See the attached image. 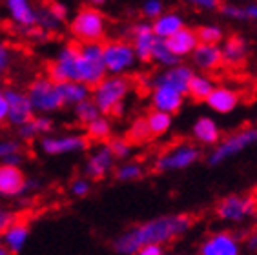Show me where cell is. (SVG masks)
I'll list each match as a JSON object with an SVG mask.
<instances>
[{"label":"cell","mask_w":257,"mask_h":255,"mask_svg":"<svg viewBox=\"0 0 257 255\" xmlns=\"http://www.w3.org/2000/svg\"><path fill=\"white\" fill-rule=\"evenodd\" d=\"M192 217L184 213L155 217L152 221H146L120 233L113 240V250L119 255H135L141 246L148 242L168 244L177 237L188 233L192 230Z\"/></svg>","instance_id":"1"},{"label":"cell","mask_w":257,"mask_h":255,"mask_svg":"<svg viewBox=\"0 0 257 255\" xmlns=\"http://www.w3.org/2000/svg\"><path fill=\"white\" fill-rule=\"evenodd\" d=\"M132 91V80L124 75H109L104 77L102 80L95 84L91 88V100L97 104L100 113L109 115V111L113 109L119 102H124V98L128 97Z\"/></svg>","instance_id":"2"},{"label":"cell","mask_w":257,"mask_h":255,"mask_svg":"<svg viewBox=\"0 0 257 255\" xmlns=\"http://www.w3.org/2000/svg\"><path fill=\"white\" fill-rule=\"evenodd\" d=\"M106 28V19L93 6L79 10L69 22V33L79 42H102Z\"/></svg>","instance_id":"3"},{"label":"cell","mask_w":257,"mask_h":255,"mask_svg":"<svg viewBox=\"0 0 257 255\" xmlns=\"http://www.w3.org/2000/svg\"><path fill=\"white\" fill-rule=\"evenodd\" d=\"M100 42H80L79 60H77V80L93 88L95 84L106 77Z\"/></svg>","instance_id":"4"},{"label":"cell","mask_w":257,"mask_h":255,"mask_svg":"<svg viewBox=\"0 0 257 255\" xmlns=\"http://www.w3.org/2000/svg\"><path fill=\"white\" fill-rule=\"evenodd\" d=\"M28 97L33 106L35 113H42V115H50V113L59 111L64 108V100L59 91V84L51 80L50 77H39L30 84L28 88Z\"/></svg>","instance_id":"5"},{"label":"cell","mask_w":257,"mask_h":255,"mask_svg":"<svg viewBox=\"0 0 257 255\" xmlns=\"http://www.w3.org/2000/svg\"><path fill=\"white\" fill-rule=\"evenodd\" d=\"M102 60L108 75H126L139 62L132 42L109 40L102 44Z\"/></svg>","instance_id":"6"},{"label":"cell","mask_w":257,"mask_h":255,"mask_svg":"<svg viewBox=\"0 0 257 255\" xmlns=\"http://www.w3.org/2000/svg\"><path fill=\"white\" fill-rule=\"evenodd\" d=\"M217 217L226 222L242 224L257 217V197L252 193H233L217 204Z\"/></svg>","instance_id":"7"},{"label":"cell","mask_w":257,"mask_h":255,"mask_svg":"<svg viewBox=\"0 0 257 255\" xmlns=\"http://www.w3.org/2000/svg\"><path fill=\"white\" fill-rule=\"evenodd\" d=\"M257 144V128H244L241 132L233 133L230 137H226L223 143H219L215 146L210 157H208V162L212 166H217V164H223L228 159L235 157L241 152H244L248 146H253Z\"/></svg>","instance_id":"8"},{"label":"cell","mask_w":257,"mask_h":255,"mask_svg":"<svg viewBox=\"0 0 257 255\" xmlns=\"http://www.w3.org/2000/svg\"><path fill=\"white\" fill-rule=\"evenodd\" d=\"M199 150L193 144L181 143L175 146L168 148L155 159L154 166L157 172L168 173V172H179V170H186L192 164L199 161Z\"/></svg>","instance_id":"9"},{"label":"cell","mask_w":257,"mask_h":255,"mask_svg":"<svg viewBox=\"0 0 257 255\" xmlns=\"http://www.w3.org/2000/svg\"><path fill=\"white\" fill-rule=\"evenodd\" d=\"M40 150L44 155L50 157H62V155H77L84 153L89 146V139L79 133L69 135H42L40 139Z\"/></svg>","instance_id":"10"},{"label":"cell","mask_w":257,"mask_h":255,"mask_svg":"<svg viewBox=\"0 0 257 255\" xmlns=\"http://www.w3.org/2000/svg\"><path fill=\"white\" fill-rule=\"evenodd\" d=\"M77 60H79V44H64L48 68V77L55 82L77 80Z\"/></svg>","instance_id":"11"},{"label":"cell","mask_w":257,"mask_h":255,"mask_svg":"<svg viewBox=\"0 0 257 255\" xmlns=\"http://www.w3.org/2000/svg\"><path fill=\"white\" fill-rule=\"evenodd\" d=\"M6 98H8V120L11 126L19 128L20 124H24L26 120H30L35 115L33 106L30 102V97L26 91L15 88L4 89Z\"/></svg>","instance_id":"12"},{"label":"cell","mask_w":257,"mask_h":255,"mask_svg":"<svg viewBox=\"0 0 257 255\" xmlns=\"http://www.w3.org/2000/svg\"><path fill=\"white\" fill-rule=\"evenodd\" d=\"M193 69L186 64H175L170 68H164V71H161L159 75H155L154 79L150 80V86H168L172 89H177L183 95H186L188 91V82L192 79Z\"/></svg>","instance_id":"13"},{"label":"cell","mask_w":257,"mask_h":255,"mask_svg":"<svg viewBox=\"0 0 257 255\" xmlns=\"http://www.w3.org/2000/svg\"><path fill=\"white\" fill-rule=\"evenodd\" d=\"M0 195L2 197H22L28 195V179L20 166L0 164Z\"/></svg>","instance_id":"14"},{"label":"cell","mask_w":257,"mask_h":255,"mask_svg":"<svg viewBox=\"0 0 257 255\" xmlns=\"http://www.w3.org/2000/svg\"><path fill=\"white\" fill-rule=\"evenodd\" d=\"M115 157L111 150H109V144H100L89 153L88 161L84 164V173L88 179H93V181H100L108 175L111 170H113Z\"/></svg>","instance_id":"15"},{"label":"cell","mask_w":257,"mask_h":255,"mask_svg":"<svg viewBox=\"0 0 257 255\" xmlns=\"http://www.w3.org/2000/svg\"><path fill=\"white\" fill-rule=\"evenodd\" d=\"M241 251V242L230 231H217L210 235L201 244V255H237Z\"/></svg>","instance_id":"16"},{"label":"cell","mask_w":257,"mask_h":255,"mask_svg":"<svg viewBox=\"0 0 257 255\" xmlns=\"http://www.w3.org/2000/svg\"><path fill=\"white\" fill-rule=\"evenodd\" d=\"M6 10L17 30L28 31L37 26V8L31 0H6Z\"/></svg>","instance_id":"17"},{"label":"cell","mask_w":257,"mask_h":255,"mask_svg":"<svg viewBox=\"0 0 257 255\" xmlns=\"http://www.w3.org/2000/svg\"><path fill=\"white\" fill-rule=\"evenodd\" d=\"M192 62L197 69L203 73L215 71L223 66V55H221V46L219 44H206V42H199L195 49L192 51Z\"/></svg>","instance_id":"18"},{"label":"cell","mask_w":257,"mask_h":255,"mask_svg":"<svg viewBox=\"0 0 257 255\" xmlns=\"http://www.w3.org/2000/svg\"><path fill=\"white\" fill-rule=\"evenodd\" d=\"M155 40L157 37L152 30V24L148 22H139L132 28V46L135 49L139 62H150Z\"/></svg>","instance_id":"19"},{"label":"cell","mask_w":257,"mask_h":255,"mask_svg":"<svg viewBox=\"0 0 257 255\" xmlns=\"http://www.w3.org/2000/svg\"><path fill=\"white\" fill-rule=\"evenodd\" d=\"M154 109H161L166 113H177L183 108L184 95L177 89H172L168 86H152V95H150Z\"/></svg>","instance_id":"20"},{"label":"cell","mask_w":257,"mask_h":255,"mask_svg":"<svg viewBox=\"0 0 257 255\" xmlns=\"http://www.w3.org/2000/svg\"><path fill=\"white\" fill-rule=\"evenodd\" d=\"M30 240V226L22 221H13L2 233L0 242L8 248L10 253H20Z\"/></svg>","instance_id":"21"},{"label":"cell","mask_w":257,"mask_h":255,"mask_svg":"<svg viewBox=\"0 0 257 255\" xmlns=\"http://www.w3.org/2000/svg\"><path fill=\"white\" fill-rule=\"evenodd\" d=\"M206 102L215 113H230L239 106V93L230 86H215Z\"/></svg>","instance_id":"22"},{"label":"cell","mask_w":257,"mask_h":255,"mask_svg":"<svg viewBox=\"0 0 257 255\" xmlns=\"http://www.w3.org/2000/svg\"><path fill=\"white\" fill-rule=\"evenodd\" d=\"M248 42L241 37H230L224 40V44L221 46V55H223V64L230 66V68H237L242 66L248 59Z\"/></svg>","instance_id":"23"},{"label":"cell","mask_w":257,"mask_h":255,"mask_svg":"<svg viewBox=\"0 0 257 255\" xmlns=\"http://www.w3.org/2000/svg\"><path fill=\"white\" fill-rule=\"evenodd\" d=\"M166 44H168V48L177 55L179 59L190 57L192 51L195 49V46L199 44L197 31L190 30V28H181L177 33H173L172 37L166 39Z\"/></svg>","instance_id":"24"},{"label":"cell","mask_w":257,"mask_h":255,"mask_svg":"<svg viewBox=\"0 0 257 255\" xmlns=\"http://www.w3.org/2000/svg\"><path fill=\"white\" fill-rule=\"evenodd\" d=\"M51 132H53V120L50 118V115H42V113H35L30 120L19 126V135L24 141H33Z\"/></svg>","instance_id":"25"},{"label":"cell","mask_w":257,"mask_h":255,"mask_svg":"<svg viewBox=\"0 0 257 255\" xmlns=\"http://www.w3.org/2000/svg\"><path fill=\"white\" fill-rule=\"evenodd\" d=\"M181 28H184V19L175 11H168V13H161L159 17H155L152 22V30H154L157 39L166 40L168 37H172L173 33H177Z\"/></svg>","instance_id":"26"},{"label":"cell","mask_w":257,"mask_h":255,"mask_svg":"<svg viewBox=\"0 0 257 255\" xmlns=\"http://www.w3.org/2000/svg\"><path fill=\"white\" fill-rule=\"evenodd\" d=\"M192 133H193V139H195L199 144H204V146H213V144H217L219 139H221L219 126L215 124V120L210 117L197 118L195 124H193Z\"/></svg>","instance_id":"27"},{"label":"cell","mask_w":257,"mask_h":255,"mask_svg":"<svg viewBox=\"0 0 257 255\" xmlns=\"http://www.w3.org/2000/svg\"><path fill=\"white\" fill-rule=\"evenodd\" d=\"M59 84V91L62 95L64 106H75L80 100L89 98L91 95V88L88 84L79 82V80H66V82H57Z\"/></svg>","instance_id":"28"},{"label":"cell","mask_w":257,"mask_h":255,"mask_svg":"<svg viewBox=\"0 0 257 255\" xmlns=\"http://www.w3.org/2000/svg\"><path fill=\"white\" fill-rule=\"evenodd\" d=\"M213 88H215V84H213V80L210 79L208 75L193 73L188 82V91H186V95H190L193 100L201 102V100H206V97L212 93Z\"/></svg>","instance_id":"29"},{"label":"cell","mask_w":257,"mask_h":255,"mask_svg":"<svg viewBox=\"0 0 257 255\" xmlns=\"http://www.w3.org/2000/svg\"><path fill=\"white\" fill-rule=\"evenodd\" d=\"M144 118H146V124H148V128H150L152 137H161L164 133H168L173 122L172 113L161 111V109H152Z\"/></svg>","instance_id":"30"},{"label":"cell","mask_w":257,"mask_h":255,"mask_svg":"<svg viewBox=\"0 0 257 255\" xmlns=\"http://www.w3.org/2000/svg\"><path fill=\"white\" fill-rule=\"evenodd\" d=\"M62 26H64V22L50 10V6H40V8H37V28H40L44 33L48 35L59 33Z\"/></svg>","instance_id":"31"},{"label":"cell","mask_w":257,"mask_h":255,"mask_svg":"<svg viewBox=\"0 0 257 255\" xmlns=\"http://www.w3.org/2000/svg\"><path fill=\"white\" fill-rule=\"evenodd\" d=\"M111 130H113L111 120L104 113H100L99 117H95L93 120L86 124V137L93 141H108L111 137Z\"/></svg>","instance_id":"32"},{"label":"cell","mask_w":257,"mask_h":255,"mask_svg":"<svg viewBox=\"0 0 257 255\" xmlns=\"http://www.w3.org/2000/svg\"><path fill=\"white\" fill-rule=\"evenodd\" d=\"M150 60L155 62L157 66H163V68H170V66H175V64L181 62V59L168 48L166 40L163 39L155 40L154 49H152V59Z\"/></svg>","instance_id":"33"},{"label":"cell","mask_w":257,"mask_h":255,"mask_svg":"<svg viewBox=\"0 0 257 255\" xmlns=\"http://www.w3.org/2000/svg\"><path fill=\"white\" fill-rule=\"evenodd\" d=\"M150 137H152V133H150V128L146 124V118H135L134 122L130 124L128 132H126V139L132 144H143Z\"/></svg>","instance_id":"34"},{"label":"cell","mask_w":257,"mask_h":255,"mask_svg":"<svg viewBox=\"0 0 257 255\" xmlns=\"http://www.w3.org/2000/svg\"><path fill=\"white\" fill-rule=\"evenodd\" d=\"M100 111L97 108V104L89 98H84V100H80L79 104H75V118L79 120L80 124H88L89 120H93L95 117H99Z\"/></svg>","instance_id":"35"},{"label":"cell","mask_w":257,"mask_h":255,"mask_svg":"<svg viewBox=\"0 0 257 255\" xmlns=\"http://www.w3.org/2000/svg\"><path fill=\"white\" fill-rule=\"evenodd\" d=\"M144 173V168L139 164V162H124L120 164L117 170H115V177H117V181L120 182H132V181H139Z\"/></svg>","instance_id":"36"},{"label":"cell","mask_w":257,"mask_h":255,"mask_svg":"<svg viewBox=\"0 0 257 255\" xmlns=\"http://www.w3.org/2000/svg\"><path fill=\"white\" fill-rule=\"evenodd\" d=\"M197 37H199V42H206V44H221L224 33H223V30H221V26L208 24V26H203V28L197 31Z\"/></svg>","instance_id":"37"},{"label":"cell","mask_w":257,"mask_h":255,"mask_svg":"<svg viewBox=\"0 0 257 255\" xmlns=\"http://www.w3.org/2000/svg\"><path fill=\"white\" fill-rule=\"evenodd\" d=\"M109 150H111L115 159L126 161V159L132 155V143H130L128 139H113V141L109 143Z\"/></svg>","instance_id":"38"},{"label":"cell","mask_w":257,"mask_h":255,"mask_svg":"<svg viewBox=\"0 0 257 255\" xmlns=\"http://www.w3.org/2000/svg\"><path fill=\"white\" fill-rule=\"evenodd\" d=\"M13 59H15L13 49L6 44V42H2V40H0V77L10 71L11 64H13Z\"/></svg>","instance_id":"39"},{"label":"cell","mask_w":257,"mask_h":255,"mask_svg":"<svg viewBox=\"0 0 257 255\" xmlns=\"http://www.w3.org/2000/svg\"><path fill=\"white\" fill-rule=\"evenodd\" d=\"M91 190V184H89L88 177H80V179H75L71 182V186H69V191H71V195L73 197H86Z\"/></svg>","instance_id":"40"},{"label":"cell","mask_w":257,"mask_h":255,"mask_svg":"<svg viewBox=\"0 0 257 255\" xmlns=\"http://www.w3.org/2000/svg\"><path fill=\"white\" fill-rule=\"evenodd\" d=\"M164 11L163 0H146L143 4V15L146 19H155Z\"/></svg>","instance_id":"41"},{"label":"cell","mask_w":257,"mask_h":255,"mask_svg":"<svg viewBox=\"0 0 257 255\" xmlns=\"http://www.w3.org/2000/svg\"><path fill=\"white\" fill-rule=\"evenodd\" d=\"M221 11H223V15L230 17V19H233V20H244V19H246L244 8H239V6H235V4L223 6V8H221Z\"/></svg>","instance_id":"42"},{"label":"cell","mask_w":257,"mask_h":255,"mask_svg":"<svg viewBox=\"0 0 257 255\" xmlns=\"http://www.w3.org/2000/svg\"><path fill=\"white\" fill-rule=\"evenodd\" d=\"M17 150H20L19 141H13V139H0V161H2L6 155L17 152Z\"/></svg>","instance_id":"43"},{"label":"cell","mask_w":257,"mask_h":255,"mask_svg":"<svg viewBox=\"0 0 257 255\" xmlns=\"http://www.w3.org/2000/svg\"><path fill=\"white\" fill-rule=\"evenodd\" d=\"M50 10L53 11L55 15L59 17L62 22H66L68 20V17H69V8L64 4V2H59V0H53V2H50Z\"/></svg>","instance_id":"44"},{"label":"cell","mask_w":257,"mask_h":255,"mask_svg":"<svg viewBox=\"0 0 257 255\" xmlns=\"http://www.w3.org/2000/svg\"><path fill=\"white\" fill-rule=\"evenodd\" d=\"M164 253V244H157V242H148L139 248L137 255H163Z\"/></svg>","instance_id":"45"},{"label":"cell","mask_w":257,"mask_h":255,"mask_svg":"<svg viewBox=\"0 0 257 255\" xmlns=\"http://www.w3.org/2000/svg\"><path fill=\"white\" fill-rule=\"evenodd\" d=\"M24 161H26V155L22 153V150H17V152L10 153V155H6L2 159L4 164H11V166H20V164H24Z\"/></svg>","instance_id":"46"},{"label":"cell","mask_w":257,"mask_h":255,"mask_svg":"<svg viewBox=\"0 0 257 255\" xmlns=\"http://www.w3.org/2000/svg\"><path fill=\"white\" fill-rule=\"evenodd\" d=\"M188 4L195 6V8H201V10L213 11L219 8V0H186Z\"/></svg>","instance_id":"47"},{"label":"cell","mask_w":257,"mask_h":255,"mask_svg":"<svg viewBox=\"0 0 257 255\" xmlns=\"http://www.w3.org/2000/svg\"><path fill=\"white\" fill-rule=\"evenodd\" d=\"M15 221V215L11 213V211L4 210V208H0V233L11 224V222Z\"/></svg>","instance_id":"48"},{"label":"cell","mask_w":257,"mask_h":255,"mask_svg":"<svg viewBox=\"0 0 257 255\" xmlns=\"http://www.w3.org/2000/svg\"><path fill=\"white\" fill-rule=\"evenodd\" d=\"M8 120V98H6L4 89H0V124Z\"/></svg>","instance_id":"49"},{"label":"cell","mask_w":257,"mask_h":255,"mask_svg":"<svg viewBox=\"0 0 257 255\" xmlns=\"http://www.w3.org/2000/svg\"><path fill=\"white\" fill-rule=\"evenodd\" d=\"M244 246H246L248 251H252V253H257V231H252V233H248L246 239H244Z\"/></svg>","instance_id":"50"},{"label":"cell","mask_w":257,"mask_h":255,"mask_svg":"<svg viewBox=\"0 0 257 255\" xmlns=\"http://www.w3.org/2000/svg\"><path fill=\"white\" fill-rule=\"evenodd\" d=\"M244 13H246V19L257 20V4H250L244 8Z\"/></svg>","instance_id":"51"},{"label":"cell","mask_w":257,"mask_h":255,"mask_svg":"<svg viewBox=\"0 0 257 255\" xmlns=\"http://www.w3.org/2000/svg\"><path fill=\"white\" fill-rule=\"evenodd\" d=\"M89 4L93 6V8H99V6L106 4V0H89Z\"/></svg>","instance_id":"52"}]
</instances>
